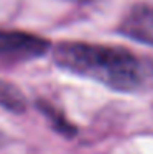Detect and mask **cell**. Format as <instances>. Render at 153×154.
Returning <instances> with one entry per match:
<instances>
[{"mask_svg": "<svg viewBox=\"0 0 153 154\" xmlns=\"http://www.w3.org/2000/svg\"><path fill=\"white\" fill-rule=\"evenodd\" d=\"M117 30L129 39L153 46V3L133 5L122 17Z\"/></svg>", "mask_w": 153, "mask_h": 154, "instance_id": "3", "label": "cell"}, {"mask_svg": "<svg viewBox=\"0 0 153 154\" xmlns=\"http://www.w3.org/2000/svg\"><path fill=\"white\" fill-rule=\"evenodd\" d=\"M49 43L45 38L25 31L0 30V61L5 64H18L45 56Z\"/></svg>", "mask_w": 153, "mask_h": 154, "instance_id": "2", "label": "cell"}, {"mask_svg": "<svg viewBox=\"0 0 153 154\" xmlns=\"http://www.w3.org/2000/svg\"><path fill=\"white\" fill-rule=\"evenodd\" d=\"M53 61L64 72L94 80L115 92H137L145 84L140 59L119 46L63 41L54 46Z\"/></svg>", "mask_w": 153, "mask_h": 154, "instance_id": "1", "label": "cell"}, {"mask_svg": "<svg viewBox=\"0 0 153 154\" xmlns=\"http://www.w3.org/2000/svg\"><path fill=\"white\" fill-rule=\"evenodd\" d=\"M0 107L13 113H21L27 108V100L13 84L0 80Z\"/></svg>", "mask_w": 153, "mask_h": 154, "instance_id": "4", "label": "cell"}]
</instances>
